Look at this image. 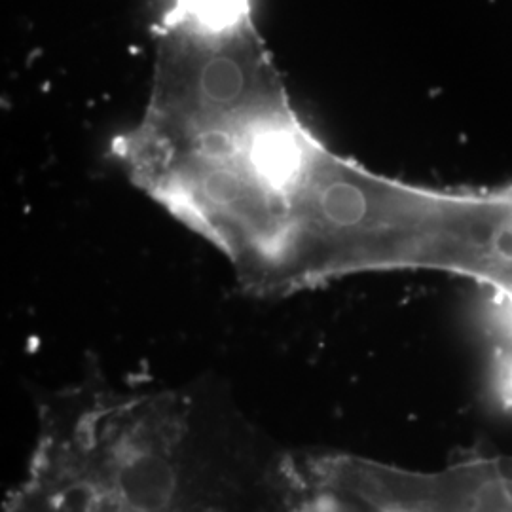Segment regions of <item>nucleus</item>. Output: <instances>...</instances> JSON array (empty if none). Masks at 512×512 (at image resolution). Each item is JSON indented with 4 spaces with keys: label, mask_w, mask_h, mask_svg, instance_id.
<instances>
[{
    "label": "nucleus",
    "mask_w": 512,
    "mask_h": 512,
    "mask_svg": "<svg viewBox=\"0 0 512 512\" xmlns=\"http://www.w3.org/2000/svg\"><path fill=\"white\" fill-rule=\"evenodd\" d=\"M492 393L495 404L512 414V338H503L492 366Z\"/></svg>",
    "instance_id": "7ed1b4c3"
},
{
    "label": "nucleus",
    "mask_w": 512,
    "mask_h": 512,
    "mask_svg": "<svg viewBox=\"0 0 512 512\" xmlns=\"http://www.w3.org/2000/svg\"><path fill=\"white\" fill-rule=\"evenodd\" d=\"M141 118L110 141L129 183L213 245L241 291L285 298L348 275L482 279L512 243L501 188L440 190L368 169L293 107L253 0H169Z\"/></svg>",
    "instance_id": "f257e3e1"
},
{
    "label": "nucleus",
    "mask_w": 512,
    "mask_h": 512,
    "mask_svg": "<svg viewBox=\"0 0 512 512\" xmlns=\"http://www.w3.org/2000/svg\"><path fill=\"white\" fill-rule=\"evenodd\" d=\"M366 488L406 512H512V458L416 473L348 456Z\"/></svg>",
    "instance_id": "f03ea898"
}]
</instances>
